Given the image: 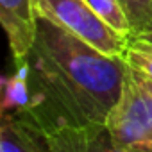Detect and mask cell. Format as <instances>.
<instances>
[{"mask_svg":"<svg viewBox=\"0 0 152 152\" xmlns=\"http://www.w3.org/2000/svg\"><path fill=\"white\" fill-rule=\"evenodd\" d=\"M34 88L27 111L45 127L106 124L127 77L122 57L107 56L38 16L36 41L23 61Z\"/></svg>","mask_w":152,"mask_h":152,"instance_id":"1","label":"cell"},{"mask_svg":"<svg viewBox=\"0 0 152 152\" xmlns=\"http://www.w3.org/2000/svg\"><path fill=\"white\" fill-rule=\"evenodd\" d=\"M38 16L66 29L100 52L122 57L129 38L99 16L86 0H34Z\"/></svg>","mask_w":152,"mask_h":152,"instance_id":"2","label":"cell"},{"mask_svg":"<svg viewBox=\"0 0 152 152\" xmlns=\"http://www.w3.org/2000/svg\"><path fill=\"white\" fill-rule=\"evenodd\" d=\"M106 125L118 147L129 152H152V95L134 79L129 66L122 95Z\"/></svg>","mask_w":152,"mask_h":152,"instance_id":"3","label":"cell"},{"mask_svg":"<svg viewBox=\"0 0 152 152\" xmlns=\"http://www.w3.org/2000/svg\"><path fill=\"white\" fill-rule=\"evenodd\" d=\"M0 23L6 31L15 63H23L38 34L34 0H0Z\"/></svg>","mask_w":152,"mask_h":152,"instance_id":"4","label":"cell"},{"mask_svg":"<svg viewBox=\"0 0 152 152\" xmlns=\"http://www.w3.org/2000/svg\"><path fill=\"white\" fill-rule=\"evenodd\" d=\"M0 152H54L45 127L27 109L2 113Z\"/></svg>","mask_w":152,"mask_h":152,"instance_id":"5","label":"cell"},{"mask_svg":"<svg viewBox=\"0 0 152 152\" xmlns=\"http://www.w3.org/2000/svg\"><path fill=\"white\" fill-rule=\"evenodd\" d=\"M45 131L54 152H129L113 141L106 124L56 125Z\"/></svg>","mask_w":152,"mask_h":152,"instance_id":"6","label":"cell"},{"mask_svg":"<svg viewBox=\"0 0 152 152\" xmlns=\"http://www.w3.org/2000/svg\"><path fill=\"white\" fill-rule=\"evenodd\" d=\"M2 113L20 111L31 106V81H29V66L27 63H20L16 73L6 75L2 79Z\"/></svg>","mask_w":152,"mask_h":152,"instance_id":"7","label":"cell"},{"mask_svg":"<svg viewBox=\"0 0 152 152\" xmlns=\"http://www.w3.org/2000/svg\"><path fill=\"white\" fill-rule=\"evenodd\" d=\"M122 59L131 70L145 75L147 79L152 81V41L150 39L141 36H131Z\"/></svg>","mask_w":152,"mask_h":152,"instance_id":"8","label":"cell"},{"mask_svg":"<svg viewBox=\"0 0 152 152\" xmlns=\"http://www.w3.org/2000/svg\"><path fill=\"white\" fill-rule=\"evenodd\" d=\"M93 7V11L102 16L113 29H116L120 34L131 38L132 36V25L131 20L122 6L120 0H86Z\"/></svg>","mask_w":152,"mask_h":152,"instance_id":"9","label":"cell"},{"mask_svg":"<svg viewBox=\"0 0 152 152\" xmlns=\"http://www.w3.org/2000/svg\"><path fill=\"white\" fill-rule=\"evenodd\" d=\"M132 25V36H140L152 23V0H120Z\"/></svg>","mask_w":152,"mask_h":152,"instance_id":"10","label":"cell"},{"mask_svg":"<svg viewBox=\"0 0 152 152\" xmlns=\"http://www.w3.org/2000/svg\"><path fill=\"white\" fill-rule=\"evenodd\" d=\"M129 70H131V68H129ZM131 72H132V75H134V79H136V81H138V83H140V84H141L148 93H150V95H152V81H150V79H147L145 75H141V73L134 72V70H131Z\"/></svg>","mask_w":152,"mask_h":152,"instance_id":"11","label":"cell"},{"mask_svg":"<svg viewBox=\"0 0 152 152\" xmlns=\"http://www.w3.org/2000/svg\"><path fill=\"white\" fill-rule=\"evenodd\" d=\"M140 36H141V38H147V39H150V41H152V23H150V25H148L141 34H140Z\"/></svg>","mask_w":152,"mask_h":152,"instance_id":"12","label":"cell"}]
</instances>
